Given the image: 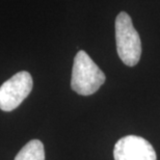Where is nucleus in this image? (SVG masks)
I'll return each instance as SVG.
<instances>
[{
  "label": "nucleus",
  "mask_w": 160,
  "mask_h": 160,
  "mask_svg": "<svg viewBox=\"0 0 160 160\" xmlns=\"http://www.w3.org/2000/svg\"><path fill=\"white\" fill-rule=\"evenodd\" d=\"M116 40L122 62L128 67L137 65L142 55V41L126 12H121L116 19Z\"/></svg>",
  "instance_id": "obj_2"
},
{
  "label": "nucleus",
  "mask_w": 160,
  "mask_h": 160,
  "mask_svg": "<svg viewBox=\"0 0 160 160\" xmlns=\"http://www.w3.org/2000/svg\"><path fill=\"white\" fill-rule=\"evenodd\" d=\"M105 82V75L85 51L80 50L74 58L71 88L82 96L95 94Z\"/></svg>",
  "instance_id": "obj_1"
},
{
  "label": "nucleus",
  "mask_w": 160,
  "mask_h": 160,
  "mask_svg": "<svg viewBox=\"0 0 160 160\" xmlns=\"http://www.w3.org/2000/svg\"><path fill=\"white\" fill-rule=\"evenodd\" d=\"M33 86L32 77L28 72L22 71L0 86V109L12 111L16 109L30 94Z\"/></svg>",
  "instance_id": "obj_3"
},
{
  "label": "nucleus",
  "mask_w": 160,
  "mask_h": 160,
  "mask_svg": "<svg viewBox=\"0 0 160 160\" xmlns=\"http://www.w3.org/2000/svg\"><path fill=\"white\" fill-rule=\"evenodd\" d=\"M15 160H45L43 142L39 139H32L20 150Z\"/></svg>",
  "instance_id": "obj_5"
},
{
  "label": "nucleus",
  "mask_w": 160,
  "mask_h": 160,
  "mask_svg": "<svg viewBox=\"0 0 160 160\" xmlns=\"http://www.w3.org/2000/svg\"><path fill=\"white\" fill-rule=\"evenodd\" d=\"M114 160H157L152 145L143 137L127 135L117 142L113 149Z\"/></svg>",
  "instance_id": "obj_4"
}]
</instances>
